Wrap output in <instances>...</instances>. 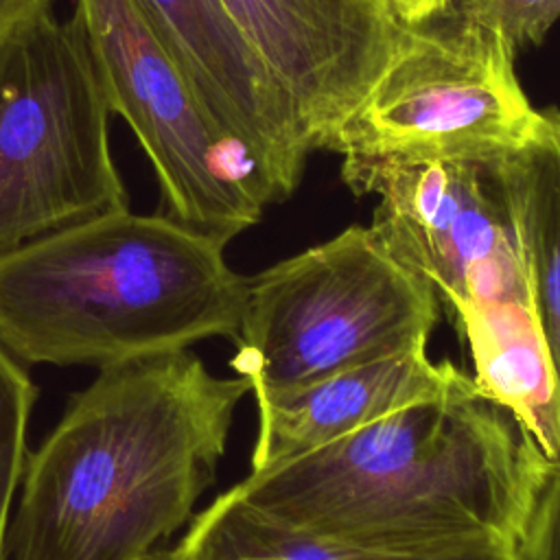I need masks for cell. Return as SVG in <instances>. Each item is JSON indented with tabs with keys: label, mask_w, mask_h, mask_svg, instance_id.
I'll return each mask as SVG.
<instances>
[{
	"label": "cell",
	"mask_w": 560,
	"mask_h": 560,
	"mask_svg": "<svg viewBox=\"0 0 560 560\" xmlns=\"http://www.w3.org/2000/svg\"><path fill=\"white\" fill-rule=\"evenodd\" d=\"M243 376L190 350L98 370L28 453L13 560H142L186 527L217 477Z\"/></svg>",
	"instance_id": "cell-1"
},
{
	"label": "cell",
	"mask_w": 560,
	"mask_h": 560,
	"mask_svg": "<svg viewBox=\"0 0 560 560\" xmlns=\"http://www.w3.org/2000/svg\"><path fill=\"white\" fill-rule=\"evenodd\" d=\"M549 459L472 376L228 488L287 525L348 540L518 538Z\"/></svg>",
	"instance_id": "cell-2"
},
{
	"label": "cell",
	"mask_w": 560,
	"mask_h": 560,
	"mask_svg": "<svg viewBox=\"0 0 560 560\" xmlns=\"http://www.w3.org/2000/svg\"><path fill=\"white\" fill-rule=\"evenodd\" d=\"M225 243L166 214H98L0 252V346L96 370L236 341L247 280Z\"/></svg>",
	"instance_id": "cell-3"
},
{
	"label": "cell",
	"mask_w": 560,
	"mask_h": 560,
	"mask_svg": "<svg viewBox=\"0 0 560 560\" xmlns=\"http://www.w3.org/2000/svg\"><path fill=\"white\" fill-rule=\"evenodd\" d=\"M440 300L402 267L370 225L284 258L247 280L230 368L256 400L330 374L427 350Z\"/></svg>",
	"instance_id": "cell-4"
},
{
	"label": "cell",
	"mask_w": 560,
	"mask_h": 560,
	"mask_svg": "<svg viewBox=\"0 0 560 560\" xmlns=\"http://www.w3.org/2000/svg\"><path fill=\"white\" fill-rule=\"evenodd\" d=\"M109 118L77 11L0 44V252L129 208Z\"/></svg>",
	"instance_id": "cell-5"
},
{
	"label": "cell",
	"mask_w": 560,
	"mask_h": 560,
	"mask_svg": "<svg viewBox=\"0 0 560 560\" xmlns=\"http://www.w3.org/2000/svg\"><path fill=\"white\" fill-rule=\"evenodd\" d=\"M112 114L144 149L162 214L230 243L284 201L258 160L206 107L140 0H77Z\"/></svg>",
	"instance_id": "cell-6"
},
{
	"label": "cell",
	"mask_w": 560,
	"mask_h": 560,
	"mask_svg": "<svg viewBox=\"0 0 560 560\" xmlns=\"http://www.w3.org/2000/svg\"><path fill=\"white\" fill-rule=\"evenodd\" d=\"M492 26L442 11L407 24L389 63L324 149L343 158L494 155L523 144L538 109Z\"/></svg>",
	"instance_id": "cell-7"
},
{
	"label": "cell",
	"mask_w": 560,
	"mask_h": 560,
	"mask_svg": "<svg viewBox=\"0 0 560 560\" xmlns=\"http://www.w3.org/2000/svg\"><path fill=\"white\" fill-rule=\"evenodd\" d=\"M503 153L446 158H343L341 179L376 197L372 232L446 306L529 300Z\"/></svg>",
	"instance_id": "cell-8"
},
{
	"label": "cell",
	"mask_w": 560,
	"mask_h": 560,
	"mask_svg": "<svg viewBox=\"0 0 560 560\" xmlns=\"http://www.w3.org/2000/svg\"><path fill=\"white\" fill-rule=\"evenodd\" d=\"M324 149L396 52L405 22L387 0H221Z\"/></svg>",
	"instance_id": "cell-9"
},
{
	"label": "cell",
	"mask_w": 560,
	"mask_h": 560,
	"mask_svg": "<svg viewBox=\"0 0 560 560\" xmlns=\"http://www.w3.org/2000/svg\"><path fill=\"white\" fill-rule=\"evenodd\" d=\"M140 2L210 114L289 199L313 149L291 101L221 0Z\"/></svg>",
	"instance_id": "cell-10"
},
{
	"label": "cell",
	"mask_w": 560,
	"mask_h": 560,
	"mask_svg": "<svg viewBox=\"0 0 560 560\" xmlns=\"http://www.w3.org/2000/svg\"><path fill=\"white\" fill-rule=\"evenodd\" d=\"M459 368L427 350L370 361L289 394L256 400L258 433L249 470H265L337 442L361 427L448 387Z\"/></svg>",
	"instance_id": "cell-11"
},
{
	"label": "cell",
	"mask_w": 560,
	"mask_h": 560,
	"mask_svg": "<svg viewBox=\"0 0 560 560\" xmlns=\"http://www.w3.org/2000/svg\"><path fill=\"white\" fill-rule=\"evenodd\" d=\"M514 540L479 536L435 545H383L332 538L287 525L230 490L190 518L177 560H514Z\"/></svg>",
	"instance_id": "cell-12"
},
{
	"label": "cell",
	"mask_w": 560,
	"mask_h": 560,
	"mask_svg": "<svg viewBox=\"0 0 560 560\" xmlns=\"http://www.w3.org/2000/svg\"><path fill=\"white\" fill-rule=\"evenodd\" d=\"M453 326L470 350L475 387L505 407L549 462L560 459V394L532 300L479 304Z\"/></svg>",
	"instance_id": "cell-13"
},
{
	"label": "cell",
	"mask_w": 560,
	"mask_h": 560,
	"mask_svg": "<svg viewBox=\"0 0 560 560\" xmlns=\"http://www.w3.org/2000/svg\"><path fill=\"white\" fill-rule=\"evenodd\" d=\"M501 160L532 308L560 394V109H538L527 140Z\"/></svg>",
	"instance_id": "cell-14"
},
{
	"label": "cell",
	"mask_w": 560,
	"mask_h": 560,
	"mask_svg": "<svg viewBox=\"0 0 560 560\" xmlns=\"http://www.w3.org/2000/svg\"><path fill=\"white\" fill-rule=\"evenodd\" d=\"M37 387L24 363L0 346V560L9 553L13 503L28 459L26 429Z\"/></svg>",
	"instance_id": "cell-15"
},
{
	"label": "cell",
	"mask_w": 560,
	"mask_h": 560,
	"mask_svg": "<svg viewBox=\"0 0 560 560\" xmlns=\"http://www.w3.org/2000/svg\"><path fill=\"white\" fill-rule=\"evenodd\" d=\"M444 11L492 26L518 48L545 39L560 18V0H446Z\"/></svg>",
	"instance_id": "cell-16"
},
{
	"label": "cell",
	"mask_w": 560,
	"mask_h": 560,
	"mask_svg": "<svg viewBox=\"0 0 560 560\" xmlns=\"http://www.w3.org/2000/svg\"><path fill=\"white\" fill-rule=\"evenodd\" d=\"M514 560H560V459L549 462L542 472Z\"/></svg>",
	"instance_id": "cell-17"
},
{
	"label": "cell",
	"mask_w": 560,
	"mask_h": 560,
	"mask_svg": "<svg viewBox=\"0 0 560 560\" xmlns=\"http://www.w3.org/2000/svg\"><path fill=\"white\" fill-rule=\"evenodd\" d=\"M52 0H0V44L37 18L52 13Z\"/></svg>",
	"instance_id": "cell-18"
},
{
	"label": "cell",
	"mask_w": 560,
	"mask_h": 560,
	"mask_svg": "<svg viewBox=\"0 0 560 560\" xmlns=\"http://www.w3.org/2000/svg\"><path fill=\"white\" fill-rule=\"evenodd\" d=\"M396 18L405 24H420L440 15L446 7V0H387Z\"/></svg>",
	"instance_id": "cell-19"
},
{
	"label": "cell",
	"mask_w": 560,
	"mask_h": 560,
	"mask_svg": "<svg viewBox=\"0 0 560 560\" xmlns=\"http://www.w3.org/2000/svg\"><path fill=\"white\" fill-rule=\"evenodd\" d=\"M142 560H177L175 556H173V551H166V549H155L153 553H149L147 558H142Z\"/></svg>",
	"instance_id": "cell-20"
}]
</instances>
